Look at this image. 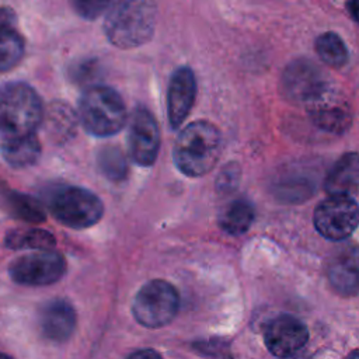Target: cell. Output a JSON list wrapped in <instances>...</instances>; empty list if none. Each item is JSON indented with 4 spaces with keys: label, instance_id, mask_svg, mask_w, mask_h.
Wrapping results in <instances>:
<instances>
[{
    "label": "cell",
    "instance_id": "277c9868",
    "mask_svg": "<svg viewBox=\"0 0 359 359\" xmlns=\"http://www.w3.org/2000/svg\"><path fill=\"white\" fill-rule=\"evenodd\" d=\"M79 121L93 136L108 137L126 123V108L119 93L108 86H91L83 91L77 109Z\"/></svg>",
    "mask_w": 359,
    "mask_h": 359
},
{
    "label": "cell",
    "instance_id": "f1b7e54d",
    "mask_svg": "<svg viewBox=\"0 0 359 359\" xmlns=\"http://www.w3.org/2000/svg\"><path fill=\"white\" fill-rule=\"evenodd\" d=\"M17 17L10 7H0V28H15Z\"/></svg>",
    "mask_w": 359,
    "mask_h": 359
},
{
    "label": "cell",
    "instance_id": "2e32d148",
    "mask_svg": "<svg viewBox=\"0 0 359 359\" xmlns=\"http://www.w3.org/2000/svg\"><path fill=\"white\" fill-rule=\"evenodd\" d=\"M4 161L13 168H25L35 164L41 156V143L35 133L4 137L0 146Z\"/></svg>",
    "mask_w": 359,
    "mask_h": 359
},
{
    "label": "cell",
    "instance_id": "52a82bcc",
    "mask_svg": "<svg viewBox=\"0 0 359 359\" xmlns=\"http://www.w3.org/2000/svg\"><path fill=\"white\" fill-rule=\"evenodd\" d=\"M358 220V202L348 195H331L320 202L313 213L316 230L334 241L348 238L356 230Z\"/></svg>",
    "mask_w": 359,
    "mask_h": 359
},
{
    "label": "cell",
    "instance_id": "9a60e30c",
    "mask_svg": "<svg viewBox=\"0 0 359 359\" xmlns=\"http://www.w3.org/2000/svg\"><path fill=\"white\" fill-rule=\"evenodd\" d=\"M359 182V161L355 151L344 154L330 170L324 188L330 195L353 196Z\"/></svg>",
    "mask_w": 359,
    "mask_h": 359
},
{
    "label": "cell",
    "instance_id": "8992f818",
    "mask_svg": "<svg viewBox=\"0 0 359 359\" xmlns=\"http://www.w3.org/2000/svg\"><path fill=\"white\" fill-rule=\"evenodd\" d=\"M180 309V294L167 280L153 279L136 293L132 304L135 320L146 328H160L170 324Z\"/></svg>",
    "mask_w": 359,
    "mask_h": 359
},
{
    "label": "cell",
    "instance_id": "3957f363",
    "mask_svg": "<svg viewBox=\"0 0 359 359\" xmlns=\"http://www.w3.org/2000/svg\"><path fill=\"white\" fill-rule=\"evenodd\" d=\"M43 105L36 91L20 81L0 86V136L32 135L43 121Z\"/></svg>",
    "mask_w": 359,
    "mask_h": 359
},
{
    "label": "cell",
    "instance_id": "ac0fdd59",
    "mask_svg": "<svg viewBox=\"0 0 359 359\" xmlns=\"http://www.w3.org/2000/svg\"><path fill=\"white\" fill-rule=\"evenodd\" d=\"M255 219V209L247 199H234L219 215V226L231 236L245 233Z\"/></svg>",
    "mask_w": 359,
    "mask_h": 359
},
{
    "label": "cell",
    "instance_id": "836d02e7",
    "mask_svg": "<svg viewBox=\"0 0 359 359\" xmlns=\"http://www.w3.org/2000/svg\"><path fill=\"white\" fill-rule=\"evenodd\" d=\"M0 359H13V358L8 356V355H6V353H1V352H0Z\"/></svg>",
    "mask_w": 359,
    "mask_h": 359
},
{
    "label": "cell",
    "instance_id": "83f0119b",
    "mask_svg": "<svg viewBox=\"0 0 359 359\" xmlns=\"http://www.w3.org/2000/svg\"><path fill=\"white\" fill-rule=\"evenodd\" d=\"M195 348L202 352L203 355H213L216 359H233L229 352H224V344L223 342H216V341H203L195 345Z\"/></svg>",
    "mask_w": 359,
    "mask_h": 359
},
{
    "label": "cell",
    "instance_id": "ba28073f",
    "mask_svg": "<svg viewBox=\"0 0 359 359\" xmlns=\"http://www.w3.org/2000/svg\"><path fill=\"white\" fill-rule=\"evenodd\" d=\"M66 272V259L50 250L25 254L13 259L8 273L15 283L25 286H48L57 282Z\"/></svg>",
    "mask_w": 359,
    "mask_h": 359
},
{
    "label": "cell",
    "instance_id": "4316f807",
    "mask_svg": "<svg viewBox=\"0 0 359 359\" xmlns=\"http://www.w3.org/2000/svg\"><path fill=\"white\" fill-rule=\"evenodd\" d=\"M97 70H98L97 62L94 59H88L77 63V66L72 69V77L79 83H87L93 77H95Z\"/></svg>",
    "mask_w": 359,
    "mask_h": 359
},
{
    "label": "cell",
    "instance_id": "9c48e42d",
    "mask_svg": "<svg viewBox=\"0 0 359 359\" xmlns=\"http://www.w3.org/2000/svg\"><path fill=\"white\" fill-rule=\"evenodd\" d=\"M128 149L132 160L140 167L154 164L160 149V130L153 114L137 107L132 111L128 125Z\"/></svg>",
    "mask_w": 359,
    "mask_h": 359
},
{
    "label": "cell",
    "instance_id": "e0dca14e",
    "mask_svg": "<svg viewBox=\"0 0 359 359\" xmlns=\"http://www.w3.org/2000/svg\"><path fill=\"white\" fill-rule=\"evenodd\" d=\"M331 285L342 294L355 296L358 293V252L356 247L346 250L334 258L328 268Z\"/></svg>",
    "mask_w": 359,
    "mask_h": 359
},
{
    "label": "cell",
    "instance_id": "484cf974",
    "mask_svg": "<svg viewBox=\"0 0 359 359\" xmlns=\"http://www.w3.org/2000/svg\"><path fill=\"white\" fill-rule=\"evenodd\" d=\"M238 180H240L238 165L234 163H230L220 171L217 177V181H216L217 189H220L222 192H230L234 188H237Z\"/></svg>",
    "mask_w": 359,
    "mask_h": 359
},
{
    "label": "cell",
    "instance_id": "1f68e13d",
    "mask_svg": "<svg viewBox=\"0 0 359 359\" xmlns=\"http://www.w3.org/2000/svg\"><path fill=\"white\" fill-rule=\"evenodd\" d=\"M356 1H358V0H351V1H349L351 6H352L351 14H352V18H353V20H356V11H358V8H356Z\"/></svg>",
    "mask_w": 359,
    "mask_h": 359
},
{
    "label": "cell",
    "instance_id": "44dd1931",
    "mask_svg": "<svg viewBox=\"0 0 359 359\" xmlns=\"http://www.w3.org/2000/svg\"><path fill=\"white\" fill-rule=\"evenodd\" d=\"M318 57L330 67L339 69L348 62V49L342 38L335 32H324L316 39Z\"/></svg>",
    "mask_w": 359,
    "mask_h": 359
},
{
    "label": "cell",
    "instance_id": "4dcf8cb0",
    "mask_svg": "<svg viewBox=\"0 0 359 359\" xmlns=\"http://www.w3.org/2000/svg\"><path fill=\"white\" fill-rule=\"evenodd\" d=\"M283 359H311V358H310L309 355L296 352V353H293V355H290V356H287V358H283Z\"/></svg>",
    "mask_w": 359,
    "mask_h": 359
},
{
    "label": "cell",
    "instance_id": "d6a6232c",
    "mask_svg": "<svg viewBox=\"0 0 359 359\" xmlns=\"http://www.w3.org/2000/svg\"><path fill=\"white\" fill-rule=\"evenodd\" d=\"M346 359H359V355H358V351H352L349 353V356Z\"/></svg>",
    "mask_w": 359,
    "mask_h": 359
},
{
    "label": "cell",
    "instance_id": "f546056e",
    "mask_svg": "<svg viewBox=\"0 0 359 359\" xmlns=\"http://www.w3.org/2000/svg\"><path fill=\"white\" fill-rule=\"evenodd\" d=\"M126 359H164V358L157 351L146 348V349H139L132 352Z\"/></svg>",
    "mask_w": 359,
    "mask_h": 359
},
{
    "label": "cell",
    "instance_id": "6da1fadb",
    "mask_svg": "<svg viewBox=\"0 0 359 359\" xmlns=\"http://www.w3.org/2000/svg\"><path fill=\"white\" fill-rule=\"evenodd\" d=\"M157 6L154 0H118L104 20L107 39L119 49H132L149 42L154 34Z\"/></svg>",
    "mask_w": 359,
    "mask_h": 359
},
{
    "label": "cell",
    "instance_id": "5bb4252c",
    "mask_svg": "<svg viewBox=\"0 0 359 359\" xmlns=\"http://www.w3.org/2000/svg\"><path fill=\"white\" fill-rule=\"evenodd\" d=\"M309 111L313 122L318 128L332 133L345 132L352 121L348 105L345 102L332 100L328 94V90L309 104Z\"/></svg>",
    "mask_w": 359,
    "mask_h": 359
},
{
    "label": "cell",
    "instance_id": "7c38bea8",
    "mask_svg": "<svg viewBox=\"0 0 359 359\" xmlns=\"http://www.w3.org/2000/svg\"><path fill=\"white\" fill-rule=\"evenodd\" d=\"M196 95V80L194 72L178 67L170 77L167 88V116L170 126L178 129L187 119Z\"/></svg>",
    "mask_w": 359,
    "mask_h": 359
},
{
    "label": "cell",
    "instance_id": "603a6c76",
    "mask_svg": "<svg viewBox=\"0 0 359 359\" xmlns=\"http://www.w3.org/2000/svg\"><path fill=\"white\" fill-rule=\"evenodd\" d=\"M24 55V41L17 28H0V72L11 70Z\"/></svg>",
    "mask_w": 359,
    "mask_h": 359
},
{
    "label": "cell",
    "instance_id": "4fadbf2b",
    "mask_svg": "<svg viewBox=\"0 0 359 359\" xmlns=\"http://www.w3.org/2000/svg\"><path fill=\"white\" fill-rule=\"evenodd\" d=\"M76 324V310L65 299H52L39 310L41 332L52 342L67 341L74 332Z\"/></svg>",
    "mask_w": 359,
    "mask_h": 359
},
{
    "label": "cell",
    "instance_id": "d4e9b609",
    "mask_svg": "<svg viewBox=\"0 0 359 359\" xmlns=\"http://www.w3.org/2000/svg\"><path fill=\"white\" fill-rule=\"evenodd\" d=\"M74 11L86 18L95 20L112 6V0H70Z\"/></svg>",
    "mask_w": 359,
    "mask_h": 359
},
{
    "label": "cell",
    "instance_id": "30bf717a",
    "mask_svg": "<svg viewBox=\"0 0 359 359\" xmlns=\"http://www.w3.org/2000/svg\"><path fill=\"white\" fill-rule=\"evenodd\" d=\"M280 90L286 98L307 105L328 88L321 70L307 59H296L287 65L280 77Z\"/></svg>",
    "mask_w": 359,
    "mask_h": 359
},
{
    "label": "cell",
    "instance_id": "d6986e66",
    "mask_svg": "<svg viewBox=\"0 0 359 359\" xmlns=\"http://www.w3.org/2000/svg\"><path fill=\"white\" fill-rule=\"evenodd\" d=\"M4 199L8 212L20 220L29 223H41L46 217L42 203L34 196L17 191H8L4 194Z\"/></svg>",
    "mask_w": 359,
    "mask_h": 359
},
{
    "label": "cell",
    "instance_id": "ffe728a7",
    "mask_svg": "<svg viewBox=\"0 0 359 359\" xmlns=\"http://www.w3.org/2000/svg\"><path fill=\"white\" fill-rule=\"evenodd\" d=\"M4 244L13 250H50L56 240L42 229H17L6 236Z\"/></svg>",
    "mask_w": 359,
    "mask_h": 359
},
{
    "label": "cell",
    "instance_id": "7402d4cb",
    "mask_svg": "<svg viewBox=\"0 0 359 359\" xmlns=\"http://www.w3.org/2000/svg\"><path fill=\"white\" fill-rule=\"evenodd\" d=\"M100 172L109 181H122L128 174V161L123 151L116 146H105L97 154Z\"/></svg>",
    "mask_w": 359,
    "mask_h": 359
},
{
    "label": "cell",
    "instance_id": "8fae6325",
    "mask_svg": "<svg viewBox=\"0 0 359 359\" xmlns=\"http://www.w3.org/2000/svg\"><path fill=\"white\" fill-rule=\"evenodd\" d=\"M307 341L309 330L306 324L292 314L275 317L264 330V342L268 351L282 359L299 352Z\"/></svg>",
    "mask_w": 359,
    "mask_h": 359
},
{
    "label": "cell",
    "instance_id": "cb8c5ba5",
    "mask_svg": "<svg viewBox=\"0 0 359 359\" xmlns=\"http://www.w3.org/2000/svg\"><path fill=\"white\" fill-rule=\"evenodd\" d=\"M49 130L55 136H66L74 128V119L72 116V111L65 105H56L49 111L48 116Z\"/></svg>",
    "mask_w": 359,
    "mask_h": 359
},
{
    "label": "cell",
    "instance_id": "7a4b0ae2",
    "mask_svg": "<svg viewBox=\"0 0 359 359\" xmlns=\"http://www.w3.org/2000/svg\"><path fill=\"white\" fill-rule=\"evenodd\" d=\"M223 149L219 129L208 121L187 125L175 139L172 158L187 177H202L217 163Z\"/></svg>",
    "mask_w": 359,
    "mask_h": 359
},
{
    "label": "cell",
    "instance_id": "5b68a950",
    "mask_svg": "<svg viewBox=\"0 0 359 359\" xmlns=\"http://www.w3.org/2000/svg\"><path fill=\"white\" fill-rule=\"evenodd\" d=\"M49 209L57 222L76 230L94 226L104 215V205L94 192L72 185L52 194Z\"/></svg>",
    "mask_w": 359,
    "mask_h": 359
}]
</instances>
